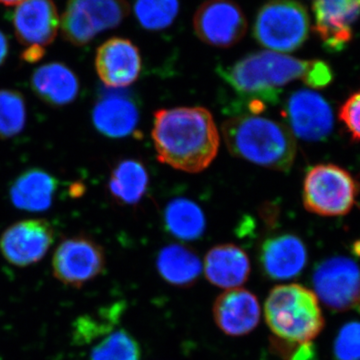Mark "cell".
I'll return each instance as SVG.
<instances>
[{
	"instance_id": "obj_1",
	"label": "cell",
	"mask_w": 360,
	"mask_h": 360,
	"mask_svg": "<svg viewBox=\"0 0 360 360\" xmlns=\"http://www.w3.org/2000/svg\"><path fill=\"white\" fill-rule=\"evenodd\" d=\"M153 139L160 162L189 174L210 167L220 144L212 113L198 106L156 111Z\"/></svg>"
},
{
	"instance_id": "obj_2",
	"label": "cell",
	"mask_w": 360,
	"mask_h": 360,
	"mask_svg": "<svg viewBox=\"0 0 360 360\" xmlns=\"http://www.w3.org/2000/svg\"><path fill=\"white\" fill-rule=\"evenodd\" d=\"M312 60L291 58L278 52H253L233 65L219 70V75L239 96L250 101L252 112L264 110L278 101L281 89L302 79L304 82Z\"/></svg>"
},
{
	"instance_id": "obj_3",
	"label": "cell",
	"mask_w": 360,
	"mask_h": 360,
	"mask_svg": "<svg viewBox=\"0 0 360 360\" xmlns=\"http://www.w3.org/2000/svg\"><path fill=\"white\" fill-rule=\"evenodd\" d=\"M229 153L258 167L288 172L295 162L296 144L283 123L258 115H240L222 124Z\"/></svg>"
},
{
	"instance_id": "obj_4",
	"label": "cell",
	"mask_w": 360,
	"mask_h": 360,
	"mask_svg": "<svg viewBox=\"0 0 360 360\" xmlns=\"http://www.w3.org/2000/svg\"><path fill=\"white\" fill-rule=\"evenodd\" d=\"M264 316L274 338L284 342H312L324 328L319 298L297 283L281 284L270 291Z\"/></svg>"
},
{
	"instance_id": "obj_5",
	"label": "cell",
	"mask_w": 360,
	"mask_h": 360,
	"mask_svg": "<svg viewBox=\"0 0 360 360\" xmlns=\"http://www.w3.org/2000/svg\"><path fill=\"white\" fill-rule=\"evenodd\" d=\"M359 193L356 180L338 165H317L303 181L305 210L321 217H341L352 210Z\"/></svg>"
},
{
	"instance_id": "obj_6",
	"label": "cell",
	"mask_w": 360,
	"mask_h": 360,
	"mask_svg": "<svg viewBox=\"0 0 360 360\" xmlns=\"http://www.w3.org/2000/svg\"><path fill=\"white\" fill-rule=\"evenodd\" d=\"M309 16L302 4L272 0L258 11L253 35L270 51L286 53L302 46L309 34Z\"/></svg>"
},
{
	"instance_id": "obj_7",
	"label": "cell",
	"mask_w": 360,
	"mask_h": 360,
	"mask_svg": "<svg viewBox=\"0 0 360 360\" xmlns=\"http://www.w3.org/2000/svg\"><path fill=\"white\" fill-rule=\"evenodd\" d=\"M125 14L127 6L118 0H68L60 27L68 41L82 46L120 25Z\"/></svg>"
},
{
	"instance_id": "obj_8",
	"label": "cell",
	"mask_w": 360,
	"mask_h": 360,
	"mask_svg": "<svg viewBox=\"0 0 360 360\" xmlns=\"http://www.w3.org/2000/svg\"><path fill=\"white\" fill-rule=\"evenodd\" d=\"M315 295L335 311L360 307V269L352 258L333 257L317 265L312 277Z\"/></svg>"
},
{
	"instance_id": "obj_9",
	"label": "cell",
	"mask_w": 360,
	"mask_h": 360,
	"mask_svg": "<svg viewBox=\"0 0 360 360\" xmlns=\"http://www.w3.org/2000/svg\"><path fill=\"white\" fill-rule=\"evenodd\" d=\"M105 255L98 243L86 236L66 238L54 251L53 276L65 285L80 288L103 274Z\"/></svg>"
},
{
	"instance_id": "obj_10",
	"label": "cell",
	"mask_w": 360,
	"mask_h": 360,
	"mask_svg": "<svg viewBox=\"0 0 360 360\" xmlns=\"http://www.w3.org/2000/svg\"><path fill=\"white\" fill-rule=\"evenodd\" d=\"M193 27L205 44L227 49L243 39L248 23L243 11L231 0H207L194 14Z\"/></svg>"
},
{
	"instance_id": "obj_11",
	"label": "cell",
	"mask_w": 360,
	"mask_h": 360,
	"mask_svg": "<svg viewBox=\"0 0 360 360\" xmlns=\"http://www.w3.org/2000/svg\"><path fill=\"white\" fill-rule=\"evenodd\" d=\"M53 240V229L46 220H21L2 233L0 251L9 264L26 267L40 262Z\"/></svg>"
},
{
	"instance_id": "obj_12",
	"label": "cell",
	"mask_w": 360,
	"mask_h": 360,
	"mask_svg": "<svg viewBox=\"0 0 360 360\" xmlns=\"http://www.w3.org/2000/svg\"><path fill=\"white\" fill-rule=\"evenodd\" d=\"M291 134L307 141H321L333 129V115L326 99L314 90L293 92L284 108Z\"/></svg>"
},
{
	"instance_id": "obj_13",
	"label": "cell",
	"mask_w": 360,
	"mask_h": 360,
	"mask_svg": "<svg viewBox=\"0 0 360 360\" xmlns=\"http://www.w3.org/2000/svg\"><path fill=\"white\" fill-rule=\"evenodd\" d=\"M314 30L324 46L340 51L352 39V27L360 18V0H314Z\"/></svg>"
},
{
	"instance_id": "obj_14",
	"label": "cell",
	"mask_w": 360,
	"mask_h": 360,
	"mask_svg": "<svg viewBox=\"0 0 360 360\" xmlns=\"http://www.w3.org/2000/svg\"><path fill=\"white\" fill-rule=\"evenodd\" d=\"M13 26L21 44L44 51L58 34L60 18L52 0H25L14 11Z\"/></svg>"
},
{
	"instance_id": "obj_15",
	"label": "cell",
	"mask_w": 360,
	"mask_h": 360,
	"mask_svg": "<svg viewBox=\"0 0 360 360\" xmlns=\"http://www.w3.org/2000/svg\"><path fill=\"white\" fill-rule=\"evenodd\" d=\"M141 65L139 49L129 39L113 37L97 49V75L111 89H123L136 82Z\"/></svg>"
},
{
	"instance_id": "obj_16",
	"label": "cell",
	"mask_w": 360,
	"mask_h": 360,
	"mask_svg": "<svg viewBox=\"0 0 360 360\" xmlns=\"http://www.w3.org/2000/svg\"><path fill=\"white\" fill-rule=\"evenodd\" d=\"M215 323L224 335L245 336L259 323V302L257 295L245 288H233L221 293L213 304Z\"/></svg>"
},
{
	"instance_id": "obj_17",
	"label": "cell",
	"mask_w": 360,
	"mask_h": 360,
	"mask_svg": "<svg viewBox=\"0 0 360 360\" xmlns=\"http://www.w3.org/2000/svg\"><path fill=\"white\" fill-rule=\"evenodd\" d=\"M309 259L302 239L293 234H279L267 238L260 248L262 271L271 281H290L305 269Z\"/></svg>"
},
{
	"instance_id": "obj_18",
	"label": "cell",
	"mask_w": 360,
	"mask_h": 360,
	"mask_svg": "<svg viewBox=\"0 0 360 360\" xmlns=\"http://www.w3.org/2000/svg\"><path fill=\"white\" fill-rule=\"evenodd\" d=\"M203 270L213 285L233 290L245 283L250 277V258L238 245H217L206 255Z\"/></svg>"
},
{
	"instance_id": "obj_19",
	"label": "cell",
	"mask_w": 360,
	"mask_h": 360,
	"mask_svg": "<svg viewBox=\"0 0 360 360\" xmlns=\"http://www.w3.org/2000/svg\"><path fill=\"white\" fill-rule=\"evenodd\" d=\"M92 120L96 129L105 136L120 139L129 136L136 129L139 112L129 96L110 94L96 104Z\"/></svg>"
},
{
	"instance_id": "obj_20",
	"label": "cell",
	"mask_w": 360,
	"mask_h": 360,
	"mask_svg": "<svg viewBox=\"0 0 360 360\" xmlns=\"http://www.w3.org/2000/svg\"><path fill=\"white\" fill-rule=\"evenodd\" d=\"M32 86L39 98L54 106L72 103L79 91L77 75L61 63H49L37 68L32 75Z\"/></svg>"
},
{
	"instance_id": "obj_21",
	"label": "cell",
	"mask_w": 360,
	"mask_h": 360,
	"mask_svg": "<svg viewBox=\"0 0 360 360\" xmlns=\"http://www.w3.org/2000/svg\"><path fill=\"white\" fill-rule=\"evenodd\" d=\"M58 181L41 169H30L14 181L11 200L14 205L26 212H40L49 210L53 201Z\"/></svg>"
},
{
	"instance_id": "obj_22",
	"label": "cell",
	"mask_w": 360,
	"mask_h": 360,
	"mask_svg": "<svg viewBox=\"0 0 360 360\" xmlns=\"http://www.w3.org/2000/svg\"><path fill=\"white\" fill-rule=\"evenodd\" d=\"M156 267L167 283L179 288L193 285L203 270L198 255L181 245L165 246L156 258Z\"/></svg>"
},
{
	"instance_id": "obj_23",
	"label": "cell",
	"mask_w": 360,
	"mask_h": 360,
	"mask_svg": "<svg viewBox=\"0 0 360 360\" xmlns=\"http://www.w3.org/2000/svg\"><path fill=\"white\" fill-rule=\"evenodd\" d=\"M165 227L179 240H198L205 231V215L200 206L187 198H175L168 202L163 214Z\"/></svg>"
},
{
	"instance_id": "obj_24",
	"label": "cell",
	"mask_w": 360,
	"mask_h": 360,
	"mask_svg": "<svg viewBox=\"0 0 360 360\" xmlns=\"http://www.w3.org/2000/svg\"><path fill=\"white\" fill-rule=\"evenodd\" d=\"M148 174L139 160L120 161L111 172L108 187L111 195L122 205L139 202L148 191Z\"/></svg>"
},
{
	"instance_id": "obj_25",
	"label": "cell",
	"mask_w": 360,
	"mask_h": 360,
	"mask_svg": "<svg viewBox=\"0 0 360 360\" xmlns=\"http://www.w3.org/2000/svg\"><path fill=\"white\" fill-rule=\"evenodd\" d=\"M179 11V0H136L137 20L146 30L158 32L172 25Z\"/></svg>"
},
{
	"instance_id": "obj_26",
	"label": "cell",
	"mask_w": 360,
	"mask_h": 360,
	"mask_svg": "<svg viewBox=\"0 0 360 360\" xmlns=\"http://www.w3.org/2000/svg\"><path fill=\"white\" fill-rule=\"evenodd\" d=\"M90 360H141V347L127 331L120 329L92 348Z\"/></svg>"
},
{
	"instance_id": "obj_27",
	"label": "cell",
	"mask_w": 360,
	"mask_h": 360,
	"mask_svg": "<svg viewBox=\"0 0 360 360\" xmlns=\"http://www.w3.org/2000/svg\"><path fill=\"white\" fill-rule=\"evenodd\" d=\"M26 122L25 99L13 89H0V137L11 139L22 131Z\"/></svg>"
},
{
	"instance_id": "obj_28",
	"label": "cell",
	"mask_w": 360,
	"mask_h": 360,
	"mask_svg": "<svg viewBox=\"0 0 360 360\" xmlns=\"http://www.w3.org/2000/svg\"><path fill=\"white\" fill-rule=\"evenodd\" d=\"M335 354L338 360H360V322L343 326L336 336Z\"/></svg>"
},
{
	"instance_id": "obj_29",
	"label": "cell",
	"mask_w": 360,
	"mask_h": 360,
	"mask_svg": "<svg viewBox=\"0 0 360 360\" xmlns=\"http://www.w3.org/2000/svg\"><path fill=\"white\" fill-rule=\"evenodd\" d=\"M271 345L274 352L283 360H316V352L312 342L295 345L274 338Z\"/></svg>"
},
{
	"instance_id": "obj_30",
	"label": "cell",
	"mask_w": 360,
	"mask_h": 360,
	"mask_svg": "<svg viewBox=\"0 0 360 360\" xmlns=\"http://www.w3.org/2000/svg\"><path fill=\"white\" fill-rule=\"evenodd\" d=\"M340 120L352 139L360 141V90L352 94L340 110Z\"/></svg>"
},
{
	"instance_id": "obj_31",
	"label": "cell",
	"mask_w": 360,
	"mask_h": 360,
	"mask_svg": "<svg viewBox=\"0 0 360 360\" xmlns=\"http://www.w3.org/2000/svg\"><path fill=\"white\" fill-rule=\"evenodd\" d=\"M333 80V71L328 63L322 60H312L311 66L304 79V84L311 89L328 86Z\"/></svg>"
},
{
	"instance_id": "obj_32",
	"label": "cell",
	"mask_w": 360,
	"mask_h": 360,
	"mask_svg": "<svg viewBox=\"0 0 360 360\" xmlns=\"http://www.w3.org/2000/svg\"><path fill=\"white\" fill-rule=\"evenodd\" d=\"M7 52H8V42H7L6 35L0 32V65L6 60Z\"/></svg>"
},
{
	"instance_id": "obj_33",
	"label": "cell",
	"mask_w": 360,
	"mask_h": 360,
	"mask_svg": "<svg viewBox=\"0 0 360 360\" xmlns=\"http://www.w3.org/2000/svg\"><path fill=\"white\" fill-rule=\"evenodd\" d=\"M22 1H25V0H0V4L7 6H18V4H21Z\"/></svg>"
}]
</instances>
